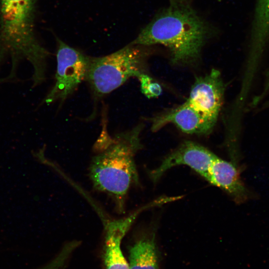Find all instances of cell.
Listing matches in <instances>:
<instances>
[{
  "label": "cell",
  "mask_w": 269,
  "mask_h": 269,
  "mask_svg": "<svg viewBox=\"0 0 269 269\" xmlns=\"http://www.w3.org/2000/svg\"><path fill=\"white\" fill-rule=\"evenodd\" d=\"M57 70L55 84L44 101L64 102L86 80L91 57L57 38Z\"/></svg>",
  "instance_id": "5"
},
{
  "label": "cell",
  "mask_w": 269,
  "mask_h": 269,
  "mask_svg": "<svg viewBox=\"0 0 269 269\" xmlns=\"http://www.w3.org/2000/svg\"><path fill=\"white\" fill-rule=\"evenodd\" d=\"M104 231L105 269H129L121 249L126 231L121 226L113 223L105 225Z\"/></svg>",
  "instance_id": "11"
},
{
  "label": "cell",
  "mask_w": 269,
  "mask_h": 269,
  "mask_svg": "<svg viewBox=\"0 0 269 269\" xmlns=\"http://www.w3.org/2000/svg\"><path fill=\"white\" fill-rule=\"evenodd\" d=\"M225 87L220 73L212 69L196 78L186 102L206 121L215 126L222 105Z\"/></svg>",
  "instance_id": "6"
},
{
  "label": "cell",
  "mask_w": 269,
  "mask_h": 269,
  "mask_svg": "<svg viewBox=\"0 0 269 269\" xmlns=\"http://www.w3.org/2000/svg\"><path fill=\"white\" fill-rule=\"evenodd\" d=\"M204 178L227 192L237 203H244L251 197L240 177L238 166L232 161L217 157Z\"/></svg>",
  "instance_id": "9"
},
{
  "label": "cell",
  "mask_w": 269,
  "mask_h": 269,
  "mask_svg": "<svg viewBox=\"0 0 269 269\" xmlns=\"http://www.w3.org/2000/svg\"><path fill=\"white\" fill-rule=\"evenodd\" d=\"M36 0H0V55L10 56L12 68L19 60L32 66L33 87L45 79L50 53L35 32Z\"/></svg>",
  "instance_id": "3"
},
{
  "label": "cell",
  "mask_w": 269,
  "mask_h": 269,
  "mask_svg": "<svg viewBox=\"0 0 269 269\" xmlns=\"http://www.w3.org/2000/svg\"><path fill=\"white\" fill-rule=\"evenodd\" d=\"M143 46L129 44L118 51L99 57H91L86 80L96 97H103L144 71Z\"/></svg>",
  "instance_id": "4"
},
{
  "label": "cell",
  "mask_w": 269,
  "mask_h": 269,
  "mask_svg": "<svg viewBox=\"0 0 269 269\" xmlns=\"http://www.w3.org/2000/svg\"><path fill=\"white\" fill-rule=\"evenodd\" d=\"M217 157L203 146L191 141H185L165 157L157 167L149 171V176L153 183H156L169 169L184 165L204 178Z\"/></svg>",
  "instance_id": "7"
},
{
  "label": "cell",
  "mask_w": 269,
  "mask_h": 269,
  "mask_svg": "<svg viewBox=\"0 0 269 269\" xmlns=\"http://www.w3.org/2000/svg\"><path fill=\"white\" fill-rule=\"evenodd\" d=\"M263 86L262 88L264 93L269 92V67L265 72V79L263 83Z\"/></svg>",
  "instance_id": "14"
},
{
  "label": "cell",
  "mask_w": 269,
  "mask_h": 269,
  "mask_svg": "<svg viewBox=\"0 0 269 269\" xmlns=\"http://www.w3.org/2000/svg\"><path fill=\"white\" fill-rule=\"evenodd\" d=\"M149 120L151 123V129L153 132H156L166 124L171 123L188 134H207L214 127L186 102Z\"/></svg>",
  "instance_id": "8"
},
{
  "label": "cell",
  "mask_w": 269,
  "mask_h": 269,
  "mask_svg": "<svg viewBox=\"0 0 269 269\" xmlns=\"http://www.w3.org/2000/svg\"><path fill=\"white\" fill-rule=\"evenodd\" d=\"M269 43V0H256L247 62L260 66Z\"/></svg>",
  "instance_id": "10"
},
{
  "label": "cell",
  "mask_w": 269,
  "mask_h": 269,
  "mask_svg": "<svg viewBox=\"0 0 269 269\" xmlns=\"http://www.w3.org/2000/svg\"><path fill=\"white\" fill-rule=\"evenodd\" d=\"M143 128L140 124L112 137L102 135L94 145L89 178L94 190L112 199L119 214L125 213L130 189L140 184L135 158L143 147L140 138Z\"/></svg>",
  "instance_id": "1"
},
{
  "label": "cell",
  "mask_w": 269,
  "mask_h": 269,
  "mask_svg": "<svg viewBox=\"0 0 269 269\" xmlns=\"http://www.w3.org/2000/svg\"><path fill=\"white\" fill-rule=\"evenodd\" d=\"M129 269H158L155 235H143L129 249Z\"/></svg>",
  "instance_id": "12"
},
{
  "label": "cell",
  "mask_w": 269,
  "mask_h": 269,
  "mask_svg": "<svg viewBox=\"0 0 269 269\" xmlns=\"http://www.w3.org/2000/svg\"><path fill=\"white\" fill-rule=\"evenodd\" d=\"M137 78L142 93L148 98L157 97L162 94L160 85L147 74L143 73Z\"/></svg>",
  "instance_id": "13"
},
{
  "label": "cell",
  "mask_w": 269,
  "mask_h": 269,
  "mask_svg": "<svg viewBox=\"0 0 269 269\" xmlns=\"http://www.w3.org/2000/svg\"><path fill=\"white\" fill-rule=\"evenodd\" d=\"M216 28L190 2H171L158 12L140 31L132 44H160L168 48L174 64L196 61Z\"/></svg>",
  "instance_id": "2"
}]
</instances>
